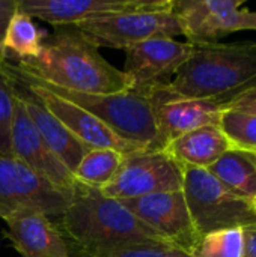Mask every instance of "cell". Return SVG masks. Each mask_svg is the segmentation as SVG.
Masks as SVG:
<instances>
[{"label": "cell", "instance_id": "obj_19", "mask_svg": "<svg viewBox=\"0 0 256 257\" xmlns=\"http://www.w3.org/2000/svg\"><path fill=\"white\" fill-rule=\"evenodd\" d=\"M207 170L235 196L256 200V160L250 152L231 149Z\"/></svg>", "mask_w": 256, "mask_h": 257}, {"label": "cell", "instance_id": "obj_8", "mask_svg": "<svg viewBox=\"0 0 256 257\" xmlns=\"http://www.w3.org/2000/svg\"><path fill=\"white\" fill-rule=\"evenodd\" d=\"M72 196L56 188L17 158H0V218L32 209L62 215Z\"/></svg>", "mask_w": 256, "mask_h": 257}, {"label": "cell", "instance_id": "obj_12", "mask_svg": "<svg viewBox=\"0 0 256 257\" xmlns=\"http://www.w3.org/2000/svg\"><path fill=\"white\" fill-rule=\"evenodd\" d=\"M174 0H18V11L57 26L139 11H172Z\"/></svg>", "mask_w": 256, "mask_h": 257}, {"label": "cell", "instance_id": "obj_18", "mask_svg": "<svg viewBox=\"0 0 256 257\" xmlns=\"http://www.w3.org/2000/svg\"><path fill=\"white\" fill-rule=\"evenodd\" d=\"M231 149L232 145L219 125H207L186 133L164 148L180 166L196 169H210Z\"/></svg>", "mask_w": 256, "mask_h": 257}, {"label": "cell", "instance_id": "obj_28", "mask_svg": "<svg viewBox=\"0 0 256 257\" xmlns=\"http://www.w3.org/2000/svg\"><path fill=\"white\" fill-rule=\"evenodd\" d=\"M243 235H244L243 257H256V226L243 229Z\"/></svg>", "mask_w": 256, "mask_h": 257}, {"label": "cell", "instance_id": "obj_30", "mask_svg": "<svg viewBox=\"0 0 256 257\" xmlns=\"http://www.w3.org/2000/svg\"><path fill=\"white\" fill-rule=\"evenodd\" d=\"M164 257H193L190 256V254H187V253H184V251H180V250H170L167 254Z\"/></svg>", "mask_w": 256, "mask_h": 257}, {"label": "cell", "instance_id": "obj_2", "mask_svg": "<svg viewBox=\"0 0 256 257\" xmlns=\"http://www.w3.org/2000/svg\"><path fill=\"white\" fill-rule=\"evenodd\" d=\"M60 229L75 245L78 257L103 256L137 244H166L119 200L78 184L60 215Z\"/></svg>", "mask_w": 256, "mask_h": 257}, {"label": "cell", "instance_id": "obj_3", "mask_svg": "<svg viewBox=\"0 0 256 257\" xmlns=\"http://www.w3.org/2000/svg\"><path fill=\"white\" fill-rule=\"evenodd\" d=\"M170 87L186 98L211 101L223 108L256 89V41L193 45Z\"/></svg>", "mask_w": 256, "mask_h": 257}, {"label": "cell", "instance_id": "obj_21", "mask_svg": "<svg viewBox=\"0 0 256 257\" xmlns=\"http://www.w3.org/2000/svg\"><path fill=\"white\" fill-rule=\"evenodd\" d=\"M44 35L45 33L41 32L33 23V18L17 11L9 21L5 36L6 53L11 51L18 60L35 59L41 53Z\"/></svg>", "mask_w": 256, "mask_h": 257}, {"label": "cell", "instance_id": "obj_6", "mask_svg": "<svg viewBox=\"0 0 256 257\" xmlns=\"http://www.w3.org/2000/svg\"><path fill=\"white\" fill-rule=\"evenodd\" d=\"M100 191L115 200L183 191V167L164 149H139L124 155L118 173Z\"/></svg>", "mask_w": 256, "mask_h": 257}, {"label": "cell", "instance_id": "obj_10", "mask_svg": "<svg viewBox=\"0 0 256 257\" xmlns=\"http://www.w3.org/2000/svg\"><path fill=\"white\" fill-rule=\"evenodd\" d=\"M119 202L169 247L193 256L201 238L193 226L183 191L157 193Z\"/></svg>", "mask_w": 256, "mask_h": 257}, {"label": "cell", "instance_id": "obj_7", "mask_svg": "<svg viewBox=\"0 0 256 257\" xmlns=\"http://www.w3.org/2000/svg\"><path fill=\"white\" fill-rule=\"evenodd\" d=\"M75 26L97 47L118 50H125L133 44L152 38H174L183 35L174 9L104 15Z\"/></svg>", "mask_w": 256, "mask_h": 257}, {"label": "cell", "instance_id": "obj_26", "mask_svg": "<svg viewBox=\"0 0 256 257\" xmlns=\"http://www.w3.org/2000/svg\"><path fill=\"white\" fill-rule=\"evenodd\" d=\"M18 11V0H0V65L6 62L8 53L5 48V36L11 18Z\"/></svg>", "mask_w": 256, "mask_h": 257}, {"label": "cell", "instance_id": "obj_1", "mask_svg": "<svg viewBox=\"0 0 256 257\" xmlns=\"http://www.w3.org/2000/svg\"><path fill=\"white\" fill-rule=\"evenodd\" d=\"M17 66L68 90L112 95L133 89L122 69L109 63L77 26H57L51 38L42 42L39 56L18 60Z\"/></svg>", "mask_w": 256, "mask_h": 257}, {"label": "cell", "instance_id": "obj_25", "mask_svg": "<svg viewBox=\"0 0 256 257\" xmlns=\"http://www.w3.org/2000/svg\"><path fill=\"white\" fill-rule=\"evenodd\" d=\"M170 250H174V248L166 245V244L148 242V244L131 245V247H127V248H122V250H118V251L97 257H164Z\"/></svg>", "mask_w": 256, "mask_h": 257}, {"label": "cell", "instance_id": "obj_5", "mask_svg": "<svg viewBox=\"0 0 256 257\" xmlns=\"http://www.w3.org/2000/svg\"><path fill=\"white\" fill-rule=\"evenodd\" d=\"M183 167V194L199 238L228 229L256 226L255 202L222 185L207 169Z\"/></svg>", "mask_w": 256, "mask_h": 257}, {"label": "cell", "instance_id": "obj_9", "mask_svg": "<svg viewBox=\"0 0 256 257\" xmlns=\"http://www.w3.org/2000/svg\"><path fill=\"white\" fill-rule=\"evenodd\" d=\"M136 92L142 93L151 104L157 125V149H164L172 140L201 126L219 125L222 107L216 102L186 98L177 93L170 84Z\"/></svg>", "mask_w": 256, "mask_h": 257}, {"label": "cell", "instance_id": "obj_29", "mask_svg": "<svg viewBox=\"0 0 256 257\" xmlns=\"http://www.w3.org/2000/svg\"><path fill=\"white\" fill-rule=\"evenodd\" d=\"M241 30H256V12L244 9L241 14Z\"/></svg>", "mask_w": 256, "mask_h": 257}, {"label": "cell", "instance_id": "obj_17", "mask_svg": "<svg viewBox=\"0 0 256 257\" xmlns=\"http://www.w3.org/2000/svg\"><path fill=\"white\" fill-rule=\"evenodd\" d=\"M0 68L9 75L14 84L15 95L20 98L29 119L32 120L33 126L42 137V140L47 143V146L56 154V157L66 166V169L74 173L81 158L86 155L89 148L83 145L77 137H74L35 96V93L30 90L29 86H26L23 81H20L17 77H14L6 68L5 63L0 65Z\"/></svg>", "mask_w": 256, "mask_h": 257}, {"label": "cell", "instance_id": "obj_31", "mask_svg": "<svg viewBox=\"0 0 256 257\" xmlns=\"http://www.w3.org/2000/svg\"><path fill=\"white\" fill-rule=\"evenodd\" d=\"M250 154H252V155L255 157V160H256V151H253V152H250Z\"/></svg>", "mask_w": 256, "mask_h": 257}, {"label": "cell", "instance_id": "obj_24", "mask_svg": "<svg viewBox=\"0 0 256 257\" xmlns=\"http://www.w3.org/2000/svg\"><path fill=\"white\" fill-rule=\"evenodd\" d=\"M15 93L9 75L0 68V158H14L12 120Z\"/></svg>", "mask_w": 256, "mask_h": 257}, {"label": "cell", "instance_id": "obj_27", "mask_svg": "<svg viewBox=\"0 0 256 257\" xmlns=\"http://www.w3.org/2000/svg\"><path fill=\"white\" fill-rule=\"evenodd\" d=\"M223 108H231V110H237L241 113L256 116V89L241 93L240 96L232 99L229 104H226Z\"/></svg>", "mask_w": 256, "mask_h": 257}, {"label": "cell", "instance_id": "obj_14", "mask_svg": "<svg viewBox=\"0 0 256 257\" xmlns=\"http://www.w3.org/2000/svg\"><path fill=\"white\" fill-rule=\"evenodd\" d=\"M12 151L14 158L26 164L56 188L69 196L74 194L77 187L74 175L42 140L17 95L12 120Z\"/></svg>", "mask_w": 256, "mask_h": 257}, {"label": "cell", "instance_id": "obj_13", "mask_svg": "<svg viewBox=\"0 0 256 257\" xmlns=\"http://www.w3.org/2000/svg\"><path fill=\"white\" fill-rule=\"evenodd\" d=\"M243 5L241 0H174V12L189 44H216L241 30Z\"/></svg>", "mask_w": 256, "mask_h": 257}, {"label": "cell", "instance_id": "obj_16", "mask_svg": "<svg viewBox=\"0 0 256 257\" xmlns=\"http://www.w3.org/2000/svg\"><path fill=\"white\" fill-rule=\"evenodd\" d=\"M6 238L21 257H74L60 229L39 211H20L5 217Z\"/></svg>", "mask_w": 256, "mask_h": 257}, {"label": "cell", "instance_id": "obj_11", "mask_svg": "<svg viewBox=\"0 0 256 257\" xmlns=\"http://www.w3.org/2000/svg\"><path fill=\"white\" fill-rule=\"evenodd\" d=\"M192 44L174 38H152L127 47L122 72L133 81V89L170 84L178 69L192 53Z\"/></svg>", "mask_w": 256, "mask_h": 257}, {"label": "cell", "instance_id": "obj_32", "mask_svg": "<svg viewBox=\"0 0 256 257\" xmlns=\"http://www.w3.org/2000/svg\"><path fill=\"white\" fill-rule=\"evenodd\" d=\"M255 206H256V200H255Z\"/></svg>", "mask_w": 256, "mask_h": 257}, {"label": "cell", "instance_id": "obj_22", "mask_svg": "<svg viewBox=\"0 0 256 257\" xmlns=\"http://www.w3.org/2000/svg\"><path fill=\"white\" fill-rule=\"evenodd\" d=\"M219 128L228 137L232 149L256 151V116L231 108H222Z\"/></svg>", "mask_w": 256, "mask_h": 257}, {"label": "cell", "instance_id": "obj_23", "mask_svg": "<svg viewBox=\"0 0 256 257\" xmlns=\"http://www.w3.org/2000/svg\"><path fill=\"white\" fill-rule=\"evenodd\" d=\"M243 229H228L202 236L193 257H243Z\"/></svg>", "mask_w": 256, "mask_h": 257}, {"label": "cell", "instance_id": "obj_15", "mask_svg": "<svg viewBox=\"0 0 256 257\" xmlns=\"http://www.w3.org/2000/svg\"><path fill=\"white\" fill-rule=\"evenodd\" d=\"M24 84L29 86L30 90L35 93V96L41 101V104L74 137H77L89 149H113L122 155L131 154V152L139 151V149H145V148H140L134 143L122 140L110 128H107L101 120H98L97 117H94L91 113L84 111L78 105L48 92L44 87H39L35 84H27V83H24Z\"/></svg>", "mask_w": 256, "mask_h": 257}, {"label": "cell", "instance_id": "obj_4", "mask_svg": "<svg viewBox=\"0 0 256 257\" xmlns=\"http://www.w3.org/2000/svg\"><path fill=\"white\" fill-rule=\"evenodd\" d=\"M5 66L11 74H14L23 83L44 87L48 92L91 113L94 117L101 120L107 128H110L122 140L134 143L145 149H157L155 117H154L149 101L142 93L133 89L128 92L112 93V95L68 90V89L45 83L27 74L26 71L20 69L17 65H11L5 62Z\"/></svg>", "mask_w": 256, "mask_h": 257}, {"label": "cell", "instance_id": "obj_20", "mask_svg": "<svg viewBox=\"0 0 256 257\" xmlns=\"http://www.w3.org/2000/svg\"><path fill=\"white\" fill-rule=\"evenodd\" d=\"M124 155L113 149H89L74 170L78 185L103 190L118 173Z\"/></svg>", "mask_w": 256, "mask_h": 257}]
</instances>
